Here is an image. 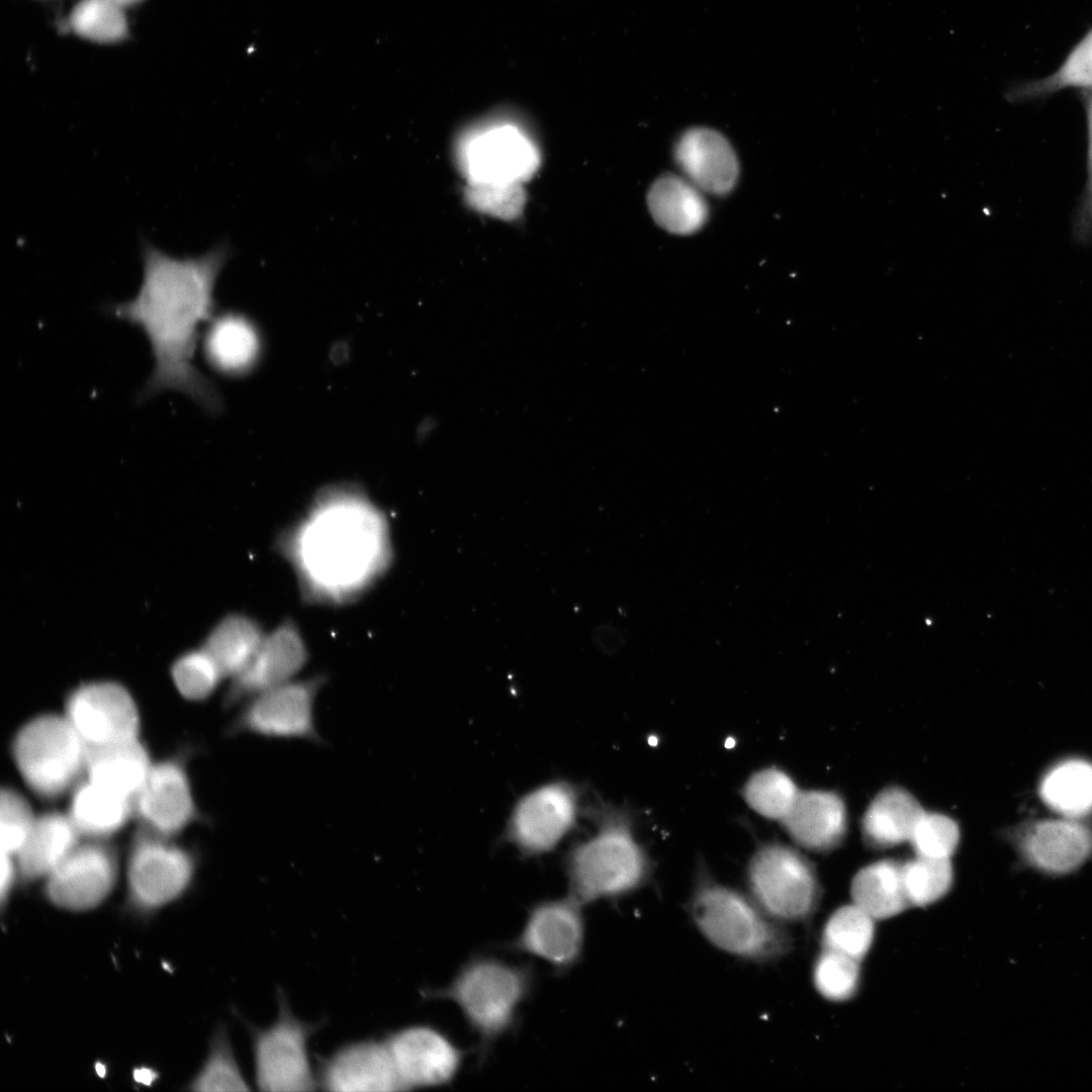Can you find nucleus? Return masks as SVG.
<instances>
[{
	"label": "nucleus",
	"mask_w": 1092,
	"mask_h": 1092,
	"mask_svg": "<svg viewBox=\"0 0 1092 1092\" xmlns=\"http://www.w3.org/2000/svg\"><path fill=\"white\" fill-rule=\"evenodd\" d=\"M473 184H518L535 168L531 142L512 125L489 126L474 134L463 151Z\"/></svg>",
	"instance_id": "obj_19"
},
{
	"label": "nucleus",
	"mask_w": 1092,
	"mask_h": 1092,
	"mask_svg": "<svg viewBox=\"0 0 1092 1092\" xmlns=\"http://www.w3.org/2000/svg\"><path fill=\"white\" fill-rule=\"evenodd\" d=\"M65 24L75 35L95 43H117L129 35L125 9L110 0H79Z\"/></svg>",
	"instance_id": "obj_33"
},
{
	"label": "nucleus",
	"mask_w": 1092,
	"mask_h": 1092,
	"mask_svg": "<svg viewBox=\"0 0 1092 1092\" xmlns=\"http://www.w3.org/2000/svg\"><path fill=\"white\" fill-rule=\"evenodd\" d=\"M470 200L477 207L495 214L511 215L520 206L518 184H473Z\"/></svg>",
	"instance_id": "obj_43"
},
{
	"label": "nucleus",
	"mask_w": 1092,
	"mask_h": 1092,
	"mask_svg": "<svg viewBox=\"0 0 1092 1092\" xmlns=\"http://www.w3.org/2000/svg\"><path fill=\"white\" fill-rule=\"evenodd\" d=\"M746 881L748 894L782 924L807 922L820 907L822 888L814 863L783 842H764L754 850Z\"/></svg>",
	"instance_id": "obj_7"
},
{
	"label": "nucleus",
	"mask_w": 1092,
	"mask_h": 1092,
	"mask_svg": "<svg viewBox=\"0 0 1092 1092\" xmlns=\"http://www.w3.org/2000/svg\"><path fill=\"white\" fill-rule=\"evenodd\" d=\"M924 811L908 790L886 787L875 796L861 818L864 843L873 849H887L909 841Z\"/></svg>",
	"instance_id": "obj_25"
},
{
	"label": "nucleus",
	"mask_w": 1092,
	"mask_h": 1092,
	"mask_svg": "<svg viewBox=\"0 0 1092 1092\" xmlns=\"http://www.w3.org/2000/svg\"><path fill=\"white\" fill-rule=\"evenodd\" d=\"M202 347L206 361L215 371L237 376L249 372L257 364L261 339L247 316L223 312L209 321Z\"/></svg>",
	"instance_id": "obj_24"
},
{
	"label": "nucleus",
	"mask_w": 1092,
	"mask_h": 1092,
	"mask_svg": "<svg viewBox=\"0 0 1092 1092\" xmlns=\"http://www.w3.org/2000/svg\"><path fill=\"white\" fill-rule=\"evenodd\" d=\"M861 962L833 950L822 949L813 967L817 992L831 1002L852 999L860 986Z\"/></svg>",
	"instance_id": "obj_38"
},
{
	"label": "nucleus",
	"mask_w": 1092,
	"mask_h": 1092,
	"mask_svg": "<svg viewBox=\"0 0 1092 1092\" xmlns=\"http://www.w3.org/2000/svg\"><path fill=\"white\" fill-rule=\"evenodd\" d=\"M903 861L883 858L861 868L850 884L852 903L877 920H886L906 911Z\"/></svg>",
	"instance_id": "obj_29"
},
{
	"label": "nucleus",
	"mask_w": 1092,
	"mask_h": 1092,
	"mask_svg": "<svg viewBox=\"0 0 1092 1092\" xmlns=\"http://www.w3.org/2000/svg\"><path fill=\"white\" fill-rule=\"evenodd\" d=\"M188 1089L201 1092L250 1090L225 1026L219 1025L213 1032L207 1056Z\"/></svg>",
	"instance_id": "obj_36"
},
{
	"label": "nucleus",
	"mask_w": 1092,
	"mask_h": 1092,
	"mask_svg": "<svg viewBox=\"0 0 1092 1092\" xmlns=\"http://www.w3.org/2000/svg\"><path fill=\"white\" fill-rule=\"evenodd\" d=\"M317 1079L329 1091L402 1090L385 1039L366 1038L341 1046L324 1061Z\"/></svg>",
	"instance_id": "obj_20"
},
{
	"label": "nucleus",
	"mask_w": 1092,
	"mask_h": 1092,
	"mask_svg": "<svg viewBox=\"0 0 1092 1092\" xmlns=\"http://www.w3.org/2000/svg\"><path fill=\"white\" fill-rule=\"evenodd\" d=\"M309 648L299 625L284 618L267 630L257 651L236 676L230 679L223 706L233 708L249 699L298 677L309 660Z\"/></svg>",
	"instance_id": "obj_15"
},
{
	"label": "nucleus",
	"mask_w": 1092,
	"mask_h": 1092,
	"mask_svg": "<svg viewBox=\"0 0 1092 1092\" xmlns=\"http://www.w3.org/2000/svg\"><path fill=\"white\" fill-rule=\"evenodd\" d=\"M139 828L173 838L201 819L185 765L178 758L154 762L132 798Z\"/></svg>",
	"instance_id": "obj_17"
},
{
	"label": "nucleus",
	"mask_w": 1092,
	"mask_h": 1092,
	"mask_svg": "<svg viewBox=\"0 0 1092 1092\" xmlns=\"http://www.w3.org/2000/svg\"><path fill=\"white\" fill-rule=\"evenodd\" d=\"M1076 819H1045L1020 830L1016 844L1025 863L1050 876L1082 867L1092 855V831Z\"/></svg>",
	"instance_id": "obj_18"
},
{
	"label": "nucleus",
	"mask_w": 1092,
	"mask_h": 1092,
	"mask_svg": "<svg viewBox=\"0 0 1092 1092\" xmlns=\"http://www.w3.org/2000/svg\"><path fill=\"white\" fill-rule=\"evenodd\" d=\"M689 913L701 934L715 947L752 963H772L788 956L792 934L749 894L724 885L704 869L698 872Z\"/></svg>",
	"instance_id": "obj_4"
},
{
	"label": "nucleus",
	"mask_w": 1092,
	"mask_h": 1092,
	"mask_svg": "<svg viewBox=\"0 0 1092 1092\" xmlns=\"http://www.w3.org/2000/svg\"><path fill=\"white\" fill-rule=\"evenodd\" d=\"M327 680L323 673L297 677L249 699L232 722L230 734L322 742L314 711Z\"/></svg>",
	"instance_id": "obj_11"
},
{
	"label": "nucleus",
	"mask_w": 1092,
	"mask_h": 1092,
	"mask_svg": "<svg viewBox=\"0 0 1092 1092\" xmlns=\"http://www.w3.org/2000/svg\"><path fill=\"white\" fill-rule=\"evenodd\" d=\"M267 630L254 616L233 612L223 616L208 632L201 647L215 662L224 678L231 679L249 663Z\"/></svg>",
	"instance_id": "obj_30"
},
{
	"label": "nucleus",
	"mask_w": 1092,
	"mask_h": 1092,
	"mask_svg": "<svg viewBox=\"0 0 1092 1092\" xmlns=\"http://www.w3.org/2000/svg\"><path fill=\"white\" fill-rule=\"evenodd\" d=\"M533 982V971L527 966L477 956L463 964L445 986L429 989L424 996L457 1006L484 1054L515 1026Z\"/></svg>",
	"instance_id": "obj_5"
},
{
	"label": "nucleus",
	"mask_w": 1092,
	"mask_h": 1092,
	"mask_svg": "<svg viewBox=\"0 0 1092 1092\" xmlns=\"http://www.w3.org/2000/svg\"><path fill=\"white\" fill-rule=\"evenodd\" d=\"M582 795L573 783L553 779L522 794L510 810L505 836L521 854L538 857L556 850L582 817Z\"/></svg>",
	"instance_id": "obj_8"
},
{
	"label": "nucleus",
	"mask_w": 1092,
	"mask_h": 1092,
	"mask_svg": "<svg viewBox=\"0 0 1092 1092\" xmlns=\"http://www.w3.org/2000/svg\"><path fill=\"white\" fill-rule=\"evenodd\" d=\"M11 752L22 780L41 799L71 794L85 779L88 748L64 714L26 722L14 736Z\"/></svg>",
	"instance_id": "obj_6"
},
{
	"label": "nucleus",
	"mask_w": 1092,
	"mask_h": 1092,
	"mask_svg": "<svg viewBox=\"0 0 1092 1092\" xmlns=\"http://www.w3.org/2000/svg\"><path fill=\"white\" fill-rule=\"evenodd\" d=\"M36 817L22 794L12 788H3L0 797L1 852L15 856Z\"/></svg>",
	"instance_id": "obj_41"
},
{
	"label": "nucleus",
	"mask_w": 1092,
	"mask_h": 1092,
	"mask_svg": "<svg viewBox=\"0 0 1092 1092\" xmlns=\"http://www.w3.org/2000/svg\"><path fill=\"white\" fill-rule=\"evenodd\" d=\"M800 791L788 772L767 766L754 771L745 781L741 795L756 814L781 822L794 806Z\"/></svg>",
	"instance_id": "obj_34"
},
{
	"label": "nucleus",
	"mask_w": 1092,
	"mask_h": 1092,
	"mask_svg": "<svg viewBox=\"0 0 1092 1092\" xmlns=\"http://www.w3.org/2000/svg\"><path fill=\"white\" fill-rule=\"evenodd\" d=\"M306 605L341 608L364 599L394 560L390 521L360 485L322 487L275 538Z\"/></svg>",
	"instance_id": "obj_1"
},
{
	"label": "nucleus",
	"mask_w": 1092,
	"mask_h": 1092,
	"mask_svg": "<svg viewBox=\"0 0 1092 1092\" xmlns=\"http://www.w3.org/2000/svg\"><path fill=\"white\" fill-rule=\"evenodd\" d=\"M565 874L567 893L586 906L639 890L652 862L627 813L601 808L592 831L569 849Z\"/></svg>",
	"instance_id": "obj_3"
},
{
	"label": "nucleus",
	"mask_w": 1092,
	"mask_h": 1092,
	"mask_svg": "<svg viewBox=\"0 0 1092 1092\" xmlns=\"http://www.w3.org/2000/svg\"><path fill=\"white\" fill-rule=\"evenodd\" d=\"M647 204L655 222L674 235L694 234L708 217L703 191L687 178L671 173L653 182Z\"/></svg>",
	"instance_id": "obj_27"
},
{
	"label": "nucleus",
	"mask_w": 1092,
	"mask_h": 1092,
	"mask_svg": "<svg viewBox=\"0 0 1092 1092\" xmlns=\"http://www.w3.org/2000/svg\"><path fill=\"white\" fill-rule=\"evenodd\" d=\"M583 908L568 893L536 903L509 947L546 963L558 973L571 970L580 961L584 947Z\"/></svg>",
	"instance_id": "obj_13"
},
{
	"label": "nucleus",
	"mask_w": 1092,
	"mask_h": 1092,
	"mask_svg": "<svg viewBox=\"0 0 1092 1092\" xmlns=\"http://www.w3.org/2000/svg\"><path fill=\"white\" fill-rule=\"evenodd\" d=\"M277 1016L266 1027L250 1026L255 1083L262 1091H312L318 1086L309 1057L315 1023L299 1019L283 991L277 992Z\"/></svg>",
	"instance_id": "obj_9"
},
{
	"label": "nucleus",
	"mask_w": 1092,
	"mask_h": 1092,
	"mask_svg": "<svg viewBox=\"0 0 1092 1092\" xmlns=\"http://www.w3.org/2000/svg\"><path fill=\"white\" fill-rule=\"evenodd\" d=\"M193 854L172 841L139 828L126 860V903L150 915L181 897L195 874Z\"/></svg>",
	"instance_id": "obj_10"
},
{
	"label": "nucleus",
	"mask_w": 1092,
	"mask_h": 1092,
	"mask_svg": "<svg viewBox=\"0 0 1092 1092\" xmlns=\"http://www.w3.org/2000/svg\"><path fill=\"white\" fill-rule=\"evenodd\" d=\"M154 762L140 738L88 748L85 779L132 800Z\"/></svg>",
	"instance_id": "obj_26"
},
{
	"label": "nucleus",
	"mask_w": 1092,
	"mask_h": 1092,
	"mask_svg": "<svg viewBox=\"0 0 1092 1092\" xmlns=\"http://www.w3.org/2000/svg\"><path fill=\"white\" fill-rule=\"evenodd\" d=\"M229 255L224 244L197 256L177 257L142 243L143 279L136 294L108 308L113 316L138 326L150 343L154 368L142 397L173 390L208 413L220 411L216 386L195 366L194 355L201 324L213 317L215 286Z\"/></svg>",
	"instance_id": "obj_2"
},
{
	"label": "nucleus",
	"mask_w": 1092,
	"mask_h": 1092,
	"mask_svg": "<svg viewBox=\"0 0 1092 1092\" xmlns=\"http://www.w3.org/2000/svg\"><path fill=\"white\" fill-rule=\"evenodd\" d=\"M1067 89H1092V26L1071 47L1051 74L1014 83L1005 93L1013 104L1049 98Z\"/></svg>",
	"instance_id": "obj_31"
},
{
	"label": "nucleus",
	"mask_w": 1092,
	"mask_h": 1092,
	"mask_svg": "<svg viewBox=\"0 0 1092 1092\" xmlns=\"http://www.w3.org/2000/svg\"><path fill=\"white\" fill-rule=\"evenodd\" d=\"M960 838L956 820L942 813L924 811L908 842L916 856L950 859Z\"/></svg>",
	"instance_id": "obj_40"
},
{
	"label": "nucleus",
	"mask_w": 1092,
	"mask_h": 1092,
	"mask_svg": "<svg viewBox=\"0 0 1092 1092\" xmlns=\"http://www.w3.org/2000/svg\"><path fill=\"white\" fill-rule=\"evenodd\" d=\"M81 840L82 836L67 812L38 815L14 856L20 882L44 880Z\"/></svg>",
	"instance_id": "obj_23"
},
{
	"label": "nucleus",
	"mask_w": 1092,
	"mask_h": 1092,
	"mask_svg": "<svg viewBox=\"0 0 1092 1092\" xmlns=\"http://www.w3.org/2000/svg\"><path fill=\"white\" fill-rule=\"evenodd\" d=\"M903 882L910 907H927L942 899L954 880L950 859L914 856L903 861Z\"/></svg>",
	"instance_id": "obj_37"
},
{
	"label": "nucleus",
	"mask_w": 1092,
	"mask_h": 1092,
	"mask_svg": "<svg viewBox=\"0 0 1092 1092\" xmlns=\"http://www.w3.org/2000/svg\"><path fill=\"white\" fill-rule=\"evenodd\" d=\"M1086 122V181L1072 218V236L1076 243L1092 242V89L1079 91Z\"/></svg>",
	"instance_id": "obj_42"
},
{
	"label": "nucleus",
	"mask_w": 1092,
	"mask_h": 1092,
	"mask_svg": "<svg viewBox=\"0 0 1092 1092\" xmlns=\"http://www.w3.org/2000/svg\"><path fill=\"white\" fill-rule=\"evenodd\" d=\"M875 922L874 918L853 903L837 908L822 929V949L840 952L862 962L875 939Z\"/></svg>",
	"instance_id": "obj_35"
},
{
	"label": "nucleus",
	"mask_w": 1092,
	"mask_h": 1092,
	"mask_svg": "<svg viewBox=\"0 0 1092 1092\" xmlns=\"http://www.w3.org/2000/svg\"><path fill=\"white\" fill-rule=\"evenodd\" d=\"M82 838L107 840L133 818L132 801L87 779L71 793L67 811Z\"/></svg>",
	"instance_id": "obj_28"
},
{
	"label": "nucleus",
	"mask_w": 1092,
	"mask_h": 1092,
	"mask_svg": "<svg viewBox=\"0 0 1092 1092\" xmlns=\"http://www.w3.org/2000/svg\"><path fill=\"white\" fill-rule=\"evenodd\" d=\"M673 155L686 178L703 192L724 195L737 182L739 164L735 151L715 129L693 127L686 130L675 143Z\"/></svg>",
	"instance_id": "obj_21"
},
{
	"label": "nucleus",
	"mask_w": 1092,
	"mask_h": 1092,
	"mask_svg": "<svg viewBox=\"0 0 1092 1092\" xmlns=\"http://www.w3.org/2000/svg\"><path fill=\"white\" fill-rule=\"evenodd\" d=\"M780 824L798 846L826 853L840 846L846 836V805L834 791L801 790Z\"/></svg>",
	"instance_id": "obj_22"
},
{
	"label": "nucleus",
	"mask_w": 1092,
	"mask_h": 1092,
	"mask_svg": "<svg viewBox=\"0 0 1092 1092\" xmlns=\"http://www.w3.org/2000/svg\"><path fill=\"white\" fill-rule=\"evenodd\" d=\"M171 675L179 693L190 701L208 699L224 679L202 647L180 655L172 665Z\"/></svg>",
	"instance_id": "obj_39"
},
{
	"label": "nucleus",
	"mask_w": 1092,
	"mask_h": 1092,
	"mask_svg": "<svg viewBox=\"0 0 1092 1092\" xmlns=\"http://www.w3.org/2000/svg\"><path fill=\"white\" fill-rule=\"evenodd\" d=\"M110 1L118 4L119 6L123 7L124 9H126V8H129V7L136 6V5L141 4L142 2H144L145 0H110Z\"/></svg>",
	"instance_id": "obj_46"
},
{
	"label": "nucleus",
	"mask_w": 1092,
	"mask_h": 1092,
	"mask_svg": "<svg viewBox=\"0 0 1092 1092\" xmlns=\"http://www.w3.org/2000/svg\"><path fill=\"white\" fill-rule=\"evenodd\" d=\"M64 716L87 748L140 738V713L128 690L112 680L82 684L66 699Z\"/></svg>",
	"instance_id": "obj_14"
},
{
	"label": "nucleus",
	"mask_w": 1092,
	"mask_h": 1092,
	"mask_svg": "<svg viewBox=\"0 0 1092 1092\" xmlns=\"http://www.w3.org/2000/svg\"><path fill=\"white\" fill-rule=\"evenodd\" d=\"M18 881L20 878L15 857L1 852L0 905L2 910L8 905Z\"/></svg>",
	"instance_id": "obj_44"
},
{
	"label": "nucleus",
	"mask_w": 1092,
	"mask_h": 1092,
	"mask_svg": "<svg viewBox=\"0 0 1092 1092\" xmlns=\"http://www.w3.org/2000/svg\"><path fill=\"white\" fill-rule=\"evenodd\" d=\"M384 1039L402 1090L450 1084L464 1060L461 1048L429 1024L402 1027Z\"/></svg>",
	"instance_id": "obj_16"
},
{
	"label": "nucleus",
	"mask_w": 1092,
	"mask_h": 1092,
	"mask_svg": "<svg viewBox=\"0 0 1092 1092\" xmlns=\"http://www.w3.org/2000/svg\"><path fill=\"white\" fill-rule=\"evenodd\" d=\"M1043 802L1064 817L1079 818L1092 810V763L1068 759L1055 765L1042 779Z\"/></svg>",
	"instance_id": "obj_32"
},
{
	"label": "nucleus",
	"mask_w": 1092,
	"mask_h": 1092,
	"mask_svg": "<svg viewBox=\"0 0 1092 1092\" xmlns=\"http://www.w3.org/2000/svg\"><path fill=\"white\" fill-rule=\"evenodd\" d=\"M158 1077L157 1073L150 1068L142 1067L138 1068L133 1072V1079L136 1083L142 1085H150L155 1082Z\"/></svg>",
	"instance_id": "obj_45"
},
{
	"label": "nucleus",
	"mask_w": 1092,
	"mask_h": 1092,
	"mask_svg": "<svg viewBox=\"0 0 1092 1092\" xmlns=\"http://www.w3.org/2000/svg\"><path fill=\"white\" fill-rule=\"evenodd\" d=\"M118 875V853L108 840H81L43 880V894L59 909L89 911L109 897Z\"/></svg>",
	"instance_id": "obj_12"
}]
</instances>
